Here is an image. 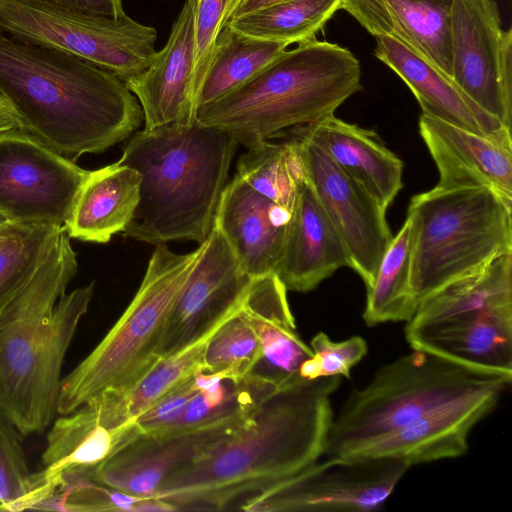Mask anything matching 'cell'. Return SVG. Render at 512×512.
I'll return each instance as SVG.
<instances>
[{"mask_svg": "<svg viewBox=\"0 0 512 512\" xmlns=\"http://www.w3.org/2000/svg\"><path fill=\"white\" fill-rule=\"evenodd\" d=\"M313 356L300 368L299 375L304 379L339 376L350 378L353 366L367 354L368 346L360 336L334 342L323 332L311 340Z\"/></svg>", "mask_w": 512, "mask_h": 512, "instance_id": "37", "label": "cell"}, {"mask_svg": "<svg viewBox=\"0 0 512 512\" xmlns=\"http://www.w3.org/2000/svg\"><path fill=\"white\" fill-rule=\"evenodd\" d=\"M141 175L117 161L89 171L64 225L70 238L107 243L130 223L140 198Z\"/></svg>", "mask_w": 512, "mask_h": 512, "instance_id": "27", "label": "cell"}, {"mask_svg": "<svg viewBox=\"0 0 512 512\" xmlns=\"http://www.w3.org/2000/svg\"><path fill=\"white\" fill-rule=\"evenodd\" d=\"M291 212L235 175L220 197L213 226L251 278L275 274L282 257Z\"/></svg>", "mask_w": 512, "mask_h": 512, "instance_id": "20", "label": "cell"}, {"mask_svg": "<svg viewBox=\"0 0 512 512\" xmlns=\"http://www.w3.org/2000/svg\"><path fill=\"white\" fill-rule=\"evenodd\" d=\"M287 139L295 145L306 179L347 251L349 267L369 290L393 238L386 209L295 128Z\"/></svg>", "mask_w": 512, "mask_h": 512, "instance_id": "13", "label": "cell"}, {"mask_svg": "<svg viewBox=\"0 0 512 512\" xmlns=\"http://www.w3.org/2000/svg\"><path fill=\"white\" fill-rule=\"evenodd\" d=\"M6 220L7 219L0 213V224Z\"/></svg>", "mask_w": 512, "mask_h": 512, "instance_id": "43", "label": "cell"}, {"mask_svg": "<svg viewBox=\"0 0 512 512\" xmlns=\"http://www.w3.org/2000/svg\"><path fill=\"white\" fill-rule=\"evenodd\" d=\"M374 55L405 82L423 114L512 144L511 129L482 110L451 78L399 41L376 36Z\"/></svg>", "mask_w": 512, "mask_h": 512, "instance_id": "23", "label": "cell"}, {"mask_svg": "<svg viewBox=\"0 0 512 512\" xmlns=\"http://www.w3.org/2000/svg\"><path fill=\"white\" fill-rule=\"evenodd\" d=\"M287 47L285 43L243 35L225 25L216 40L197 108L222 98L248 81Z\"/></svg>", "mask_w": 512, "mask_h": 512, "instance_id": "30", "label": "cell"}, {"mask_svg": "<svg viewBox=\"0 0 512 512\" xmlns=\"http://www.w3.org/2000/svg\"><path fill=\"white\" fill-rule=\"evenodd\" d=\"M318 145L384 209L403 187V162L372 131L334 115L294 127Z\"/></svg>", "mask_w": 512, "mask_h": 512, "instance_id": "25", "label": "cell"}, {"mask_svg": "<svg viewBox=\"0 0 512 512\" xmlns=\"http://www.w3.org/2000/svg\"><path fill=\"white\" fill-rule=\"evenodd\" d=\"M452 80L506 128L512 123V30L495 0H452Z\"/></svg>", "mask_w": 512, "mask_h": 512, "instance_id": "12", "label": "cell"}, {"mask_svg": "<svg viewBox=\"0 0 512 512\" xmlns=\"http://www.w3.org/2000/svg\"><path fill=\"white\" fill-rule=\"evenodd\" d=\"M134 439L122 420L115 394L103 392L57 418L42 454L44 468L32 473L26 510L35 509L72 475L87 474Z\"/></svg>", "mask_w": 512, "mask_h": 512, "instance_id": "14", "label": "cell"}, {"mask_svg": "<svg viewBox=\"0 0 512 512\" xmlns=\"http://www.w3.org/2000/svg\"><path fill=\"white\" fill-rule=\"evenodd\" d=\"M0 29L84 59L123 82L141 73L156 53V29L126 13L112 19L41 0H0Z\"/></svg>", "mask_w": 512, "mask_h": 512, "instance_id": "9", "label": "cell"}, {"mask_svg": "<svg viewBox=\"0 0 512 512\" xmlns=\"http://www.w3.org/2000/svg\"><path fill=\"white\" fill-rule=\"evenodd\" d=\"M411 285L420 303L447 283L512 252V203L483 187L414 195Z\"/></svg>", "mask_w": 512, "mask_h": 512, "instance_id": "8", "label": "cell"}, {"mask_svg": "<svg viewBox=\"0 0 512 512\" xmlns=\"http://www.w3.org/2000/svg\"><path fill=\"white\" fill-rule=\"evenodd\" d=\"M77 268L63 230L0 310V411L22 436L43 432L57 413L62 364L94 294L93 282L66 293Z\"/></svg>", "mask_w": 512, "mask_h": 512, "instance_id": "3", "label": "cell"}, {"mask_svg": "<svg viewBox=\"0 0 512 512\" xmlns=\"http://www.w3.org/2000/svg\"><path fill=\"white\" fill-rule=\"evenodd\" d=\"M226 320L200 339L161 358L128 393L122 395L123 410L131 427L141 414L158 401L197 373L206 372L205 353L208 342Z\"/></svg>", "mask_w": 512, "mask_h": 512, "instance_id": "34", "label": "cell"}, {"mask_svg": "<svg viewBox=\"0 0 512 512\" xmlns=\"http://www.w3.org/2000/svg\"><path fill=\"white\" fill-rule=\"evenodd\" d=\"M361 89V66L352 52L313 39L283 50L248 81L199 106L196 120L247 148L334 115Z\"/></svg>", "mask_w": 512, "mask_h": 512, "instance_id": "5", "label": "cell"}, {"mask_svg": "<svg viewBox=\"0 0 512 512\" xmlns=\"http://www.w3.org/2000/svg\"><path fill=\"white\" fill-rule=\"evenodd\" d=\"M199 245L200 255L172 307L158 350L160 359L226 320L253 280L216 227Z\"/></svg>", "mask_w": 512, "mask_h": 512, "instance_id": "15", "label": "cell"}, {"mask_svg": "<svg viewBox=\"0 0 512 512\" xmlns=\"http://www.w3.org/2000/svg\"><path fill=\"white\" fill-rule=\"evenodd\" d=\"M452 0H342L370 34L389 36L452 79Z\"/></svg>", "mask_w": 512, "mask_h": 512, "instance_id": "22", "label": "cell"}, {"mask_svg": "<svg viewBox=\"0 0 512 512\" xmlns=\"http://www.w3.org/2000/svg\"><path fill=\"white\" fill-rule=\"evenodd\" d=\"M252 412L185 431L138 436L90 471L89 476L130 495L153 497L170 475L222 439Z\"/></svg>", "mask_w": 512, "mask_h": 512, "instance_id": "16", "label": "cell"}, {"mask_svg": "<svg viewBox=\"0 0 512 512\" xmlns=\"http://www.w3.org/2000/svg\"><path fill=\"white\" fill-rule=\"evenodd\" d=\"M409 467L393 458L328 457L247 498L239 509L249 512L375 510L388 499Z\"/></svg>", "mask_w": 512, "mask_h": 512, "instance_id": "10", "label": "cell"}, {"mask_svg": "<svg viewBox=\"0 0 512 512\" xmlns=\"http://www.w3.org/2000/svg\"><path fill=\"white\" fill-rule=\"evenodd\" d=\"M287 291L277 275L270 273L251 281L240 305L263 349L257 365L262 368L254 371L280 385L300 378L301 366L313 356L296 332Z\"/></svg>", "mask_w": 512, "mask_h": 512, "instance_id": "26", "label": "cell"}, {"mask_svg": "<svg viewBox=\"0 0 512 512\" xmlns=\"http://www.w3.org/2000/svg\"><path fill=\"white\" fill-rule=\"evenodd\" d=\"M512 378L472 369L413 350L382 366L353 391L332 419L327 457H349L374 438L450 405L492 393L503 394Z\"/></svg>", "mask_w": 512, "mask_h": 512, "instance_id": "6", "label": "cell"}, {"mask_svg": "<svg viewBox=\"0 0 512 512\" xmlns=\"http://www.w3.org/2000/svg\"><path fill=\"white\" fill-rule=\"evenodd\" d=\"M81 11L91 15H99L118 19L125 14L122 0H41Z\"/></svg>", "mask_w": 512, "mask_h": 512, "instance_id": "40", "label": "cell"}, {"mask_svg": "<svg viewBox=\"0 0 512 512\" xmlns=\"http://www.w3.org/2000/svg\"><path fill=\"white\" fill-rule=\"evenodd\" d=\"M419 133L437 167L439 189L483 187L512 203V144L423 114Z\"/></svg>", "mask_w": 512, "mask_h": 512, "instance_id": "19", "label": "cell"}, {"mask_svg": "<svg viewBox=\"0 0 512 512\" xmlns=\"http://www.w3.org/2000/svg\"><path fill=\"white\" fill-rule=\"evenodd\" d=\"M63 230L48 223L0 224V310L32 277Z\"/></svg>", "mask_w": 512, "mask_h": 512, "instance_id": "33", "label": "cell"}, {"mask_svg": "<svg viewBox=\"0 0 512 512\" xmlns=\"http://www.w3.org/2000/svg\"><path fill=\"white\" fill-rule=\"evenodd\" d=\"M241 0H196L193 87L198 101L216 40Z\"/></svg>", "mask_w": 512, "mask_h": 512, "instance_id": "38", "label": "cell"}, {"mask_svg": "<svg viewBox=\"0 0 512 512\" xmlns=\"http://www.w3.org/2000/svg\"><path fill=\"white\" fill-rule=\"evenodd\" d=\"M279 1L282 0H241L231 13L228 21Z\"/></svg>", "mask_w": 512, "mask_h": 512, "instance_id": "42", "label": "cell"}, {"mask_svg": "<svg viewBox=\"0 0 512 512\" xmlns=\"http://www.w3.org/2000/svg\"><path fill=\"white\" fill-rule=\"evenodd\" d=\"M501 396L487 394L430 413L372 439L349 457L393 458L412 466L462 456L470 431Z\"/></svg>", "mask_w": 512, "mask_h": 512, "instance_id": "21", "label": "cell"}, {"mask_svg": "<svg viewBox=\"0 0 512 512\" xmlns=\"http://www.w3.org/2000/svg\"><path fill=\"white\" fill-rule=\"evenodd\" d=\"M412 219L407 215L393 236L377 269L374 282L367 290L363 319L367 326L385 322H409L419 303L411 285Z\"/></svg>", "mask_w": 512, "mask_h": 512, "instance_id": "29", "label": "cell"}, {"mask_svg": "<svg viewBox=\"0 0 512 512\" xmlns=\"http://www.w3.org/2000/svg\"><path fill=\"white\" fill-rule=\"evenodd\" d=\"M89 171L17 129L0 133V213L64 227Z\"/></svg>", "mask_w": 512, "mask_h": 512, "instance_id": "11", "label": "cell"}, {"mask_svg": "<svg viewBox=\"0 0 512 512\" xmlns=\"http://www.w3.org/2000/svg\"><path fill=\"white\" fill-rule=\"evenodd\" d=\"M17 129L22 130L17 114L12 106L0 96V133Z\"/></svg>", "mask_w": 512, "mask_h": 512, "instance_id": "41", "label": "cell"}, {"mask_svg": "<svg viewBox=\"0 0 512 512\" xmlns=\"http://www.w3.org/2000/svg\"><path fill=\"white\" fill-rule=\"evenodd\" d=\"M405 337L413 350L512 378V305L424 324L407 322Z\"/></svg>", "mask_w": 512, "mask_h": 512, "instance_id": "18", "label": "cell"}, {"mask_svg": "<svg viewBox=\"0 0 512 512\" xmlns=\"http://www.w3.org/2000/svg\"><path fill=\"white\" fill-rule=\"evenodd\" d=\"M197 374L158 401L134 421L132 428L136 438L143 435L159 434L181 417L190 400L202 390Z\"/></svg>", "mask_w": 512, "mask_h": 512, "instance_id": "39", "label": "cell"}, {"mask_svg": "<svg viewBox=\"0 0 512 512\" xmlns=\"http://www.w3.org/2000/svg\"><path fill=\"white\" fill-rule=\"evenodd\" d=\"M342 0H282L227 22L235 31L257 39L291 45L315 39L340 10Z\"/></svg>", "mask_w": 512, "mask_h": 512, "instance_id": "31", "label": "cell"}, {"mask_svg": "<svg viewBox=\"0 0 512 512\" xmlns=\"http://www.w3.org/2000/svg\"><path fill=\"white\" fill-rule=\"evenodd\" d=\"M0 96L22 130L75 161L128 139L142 108L113 73L0 29Z\"/></svg>", "mask_w": 512, "mask_h": 512, "instance_id": "2", "label": "cell"}, {"mask_svg": "<svg viewBox=\"0 0 512 512\" xmlns=\"http://www.w3.org/2000/svg\"><path fill=\"white\" fill-rule=\"evenodd\" d=\"M195 5L196 0L185 1L165 46L141 73L124 82L142 108L145 130L196 120Z\"/></svg>", "mask_w": 512, "mask_h": 512, "instance_id": "17", "label": "cell"}, {"mask_svg": "<svg viewBox=\"0 0 512 512\" xmlns=\"http://www.w3.org/2000/svg\"><path fill=\"white\" fill-rule=\"evenodd\" d=\"M201 246L186 254L157 244L125 311L95 348L61 380L57 413L66 415L105 391L128 393L160 360L172 307Z\"/></svg>", "mask_w": 512, "mask_h": 512, "instance_id": "7", "label": "cell"}, {"mask_svg": "<svg viewBox=\"0 0 512 512\" xmlns=\"http://www.w3.org/2000/svg\"><path fill=\"white\" fill-rule=\"evenodd\" d=\"M240 305L209 340L205 353L206 372L242 378L252 373L262 360L260 340L242 315Z\"/></svg>", "mask_w": 512, "mask_h": 512, "instance_id": "35", "label": "cell"}, {"mask_svg": "<svg viewBox=\"0 0 512 512\" xmlns=\"http://www.w3.org/2000/svg\"><path fill=\"white\" fill-rule=\"evenodd\" d=\"M341 377L282 385L240 425L170 475L153 496L177 510H224L265 491L324 454ZM241 502V503H243Z\"/></svg>", "mask_w": 512, "mask_h": 512, "instance_id": "1", "label": "cell"}, {"mask_svg": "<svg viewBox=\"0 0 512 512\" xmlns=\"http://www.w3.org/2000/svg\"><path fill=\"white\" fill-rule=\"evenodd\" d=\"M343 266L349 267L347 251L305 178L275 274L287 290L306 293Z\"/></svg>", "mask_w": 512, "mask_h": 512, "instance_id": "24", "label": "cell"}, {"mask_svg": "<svg viewBox=\"0 0 512 512\" xmlns=\"http://www.w3.org/2000/svg\"><path fill=\"white\" fill-rule=\"evenodd\" d=\"M238 144L197 120L132 134L118 161L140 173V198L125 234L154 245L204 242Z\"/></svg>", "mask_w": 512, "mask_h": 512, "instance_id": "4", "label": "cell"}, {"mask_svg": "<svg viewBox=\"0 0 512 512\" xmlns=\"http://www.w3.org/2000/svg\"><path fill=\"white\" fill-rule=\"evenodd\" d=\"M22 435L0 411V511H23L32 485Z\"/></svg>", "mask_w": 512, "mask_h": 512, "instance_id": "36", "label": "cell"}, {"mask_svg": "<svg viewBox=\"0 0 512 512\" xmlns=\"http://www.w3.org/2000/svg\"><path fill=\"white\" fill-rule=\"evenodd\" d=\"M512 305V252L459 277L419 303L409 321L424 324Z\"/></svg>", "mask_w": 512, "mask_h": 512, "instance_id": "28", "label": "cell"}, {"mask_svg": "<svg viewBox=\"0 0 512 512\" xmlns=\"http://www.w3.org/2000/svg\"><path fill=\"white\" fill-rule=\"evenodd\" d=\"M236 176L277 205L292 212L305 172L295 145L259 141L247 147L237 162Z\"/></svg>", "mask_w": 512, "mask_h": 512, "instance_id": "32", "label": "cell"}]
</instances>
